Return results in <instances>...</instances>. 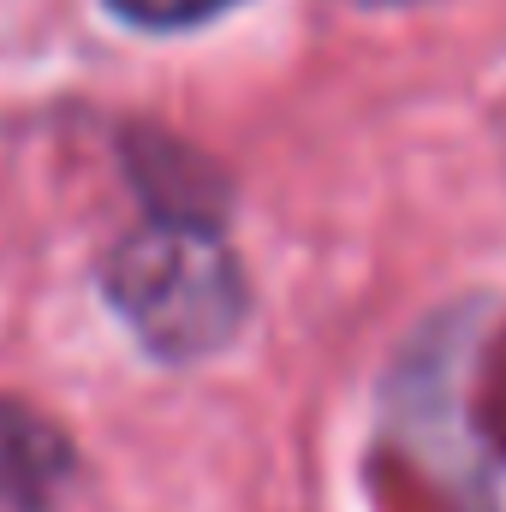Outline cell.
<instances>
[{"instance_id": "6da1fadb", "label": "cell", "mask_w": 506, "mask_h": 512, "mask_svg": "<svg viewBox=\"0 0 506 512\" xmlns=\"http://www.w3.org/2000/svg\"><path fill=\"white\" fill-rule=\"evenodd\" d=\"M108 298L149 352L203 358L239 328L245 274L203 221L161 215L114 245Z\"/></svg>"}, {"instance_id": "7a4b0ae2", "label": "cell", "mask_w": 506, "mask_h": 512, "mask_svg": "<svg viewBox=\"0 0 506 512\" xmlns=\"http://www.w3.org/2000/svg\"><path fill=\"white\" fill-rule=\"evenodd\" d=\"M60 471H66L60 435H48L24 411H0V501L30 507V495H48Z\"/></svg>"}, {"instance_id": "3957f363", "label": "cell", "mask_w": 506, "mask_h": 512, "mask_svg": "<svg viewBox=\"0 0 506 512\" xmlns=\"http://www.w3.org/2000/svg\"><path fill=\"white\" fill-rule=\"evenodd\" d=\"M108 6L137 18V24H197V18H215L233 0H108Z\"/></svg>"}, {"instance_id": "277c9868", "label": "cell", "mask_w": 506, "mask_h": 512, "mask_svg": "<svg viewBox=\"0 0 506 512\" xmlns=\"http://www.w3.org/2000/svg\"><path fill=\"white\" fill-rule=\"evenodd\" d=\"M370 6H405V0H370Z\"/></svg>"}]
</instances>
